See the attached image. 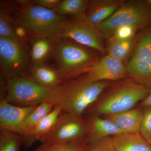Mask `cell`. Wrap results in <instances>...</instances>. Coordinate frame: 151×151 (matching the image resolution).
<instances>
[{
  "label": "cell",
  "mask_w": 151,
  "mask_h": 151,
  "mask_svg": "<svg viewBox=\"0 0 151 151\" xmlns=\"http://www.w3.org/2000/svg\"><path fill=\"white\" fill-rule=\"evenodd\" d=\"M0 37L16 40L12 18L6 11L1 8L0 12Z\"/></svg>",
  "instance_id": "obj_24"
},
{
  "label": "cell",
  "mask_w": 151,
  "mask_h": 151,
  "mask_svg": "<svg viewBox=\"0 0 151 151\" xmlns=\"http://www.w3.org/2000/svg\"><path fill=\"white\" fill-rule=\"evenodd\" d=\"M59 37L69 39L102 54L106 52L104 36L86 16L65 18L60 26Z\"/></svg>",
  "instance_id": "obj_7"
},
{
  "label": "cell",
  "mask_w": 151,
  "mask_h": 151,
  "mask_svg": "<svg viewBox=\"0 0 151 151\" xmlns=\"http://www.w3.org/2000/svg\"><path fill=\"white\" fill-rule=\"evenodd\" d=\"M52 145L46 143H42L34 151H51Z\"/></svg>",
  "instance_id": "obj_32"
},
{
  "label": "cell",
  "mask_w": 151,
  "mask_h": 151,
  "mask_svg": "<svg viewBox=\"0 0 151 151\" xmlns=\"http://www.w3.org/2000/svg\"><path fill=\"white\" fill-rule=\"evenodd\" d=\"M87 121L88 133L86 139L87 144L125 133L111 120L102 118L101 116L91 115Z\"/></svg>",
  "instance_id": "obj_15"
},
{
  "label": "cell",
  "mask_w": 151,
  "mask_h": 151,
  "mask_svg": "<svg viewBox=\"0 0 151 151\" xmlns=\"http://www.w3.org/2000/svg\"><path fill=\"white\" fill-rule=\"evenodd\" d=\"M151 90L129 77L110 86L87 112L104 116L129 111L145 99Z\"/></svg>",
  "instance_id": "obj_3"
},
{
  "label": "cell",
  "mask_w": 151,
  "mask_h": 151,
  "mask_svg": "<svg viewBox=\"0 0 151 151\" xmlns=\"http://www.w3.org/2000/svg\"><path fill=\"white\" fill-rule=\"evenodd\" d=\"M51 91L39 85L30 77L14 76L7 79L5 99L14 105L31 107L47 101Z\"/></svg>",
  "instance_id": "obj_8"
},
{
  "label": "cell",
  "mask_w": 151,
  "mask_h": 151,
  "mask_svg": "<svg viewBox=\"0 0 151 151\" xmlns=\"http://www.w3.org/2000/svg\"><path fill=\"white\" fill-rule=\"evenodd\" d=\"M84 142H72L52 145L51 151H84L86 145Z\"/></svg>",
  "instance_id": "obj_27"
},
{
  "label": "cell",
  "mask_w": 151,
  "mask_h": 151,
  "mask_svg": "<svg viewBox=\"0 0 151 151\" xmlns=\"http://www.w3.org/2000/svg\"><path fill=\"white\" fill-rule=\"evenodd\" d=\"M30 77L44 88L53 90L63 81L57 68L43 65L31 66Z\"/></svg>",
  "instance_id": "obj_17"
},
{
  "label": "cell",
  "mask_w": 151,
  "mask_h": 151,
  "mask_svg": "<svg viewBox=\"0 0 151 151\" xmlns=\"http://www.w3.org/2000/svg\"><path fill=\"white\" fill-rule=\"evenodd\" d=\"M139 133L151 145V107L144 108Z\"/></svg>",
  "instance_id": "obj_25"
},
{
  "label": "cell",
  "mask_w": 151,
  "mask_h": 151,
  "mask_svg": "<svg viewBox=\"0 0 151 151\" xmlns=\"http://www.w3.org/2000/svg\"><path fill=\"white\" fill-rule=\"evenodd\" d=\"M117 151H151V145L139 133H122L111 137Z\"/></svg>",
  "instance_id": "obj_18"
},
{
  "label": "cell",
  "mask_w": 151,
  "mask_h": 151,
  "mask_svg": "<svg viewBox=\"0 0 151 151\" xmlns=\"http://www.w3.org/2000/svg\"><path fill=\"white\" fill-rule=\"evenodd\" d=\"M143 115V110L137 108L104 118L111 120L125 133H139Z\"/></svg>",
  "instance_id": "obj_16"
},
{
  "label": "cell",
  "mask_w": 151,
  "mask_h": 151,
  "mask_svg": "<svg viewBox=\"0 0 151 151\" xmlns=\"http://www.w3.org/2000/svg\"><path fill=\"white\" fill-rule=\"evenodd\" d=\"M147 1L149 3L151 4V0H147Z\"/></svg>",
  "instance_id": "obj_33"
},
{
  "label": "cell",
  "mask_w": 151,
  "mask_h": 151,
  "mask_svg": "<svg viewBox=\"0 0 151 151\" xmlns=\"http://www.w3.org/2000/svg\"><path fill=\"white\" fill-rule=\"evenodd\" d=\"M65 19L53 10L34 4L19 11L15 22L26 29L32 38L44 36L56 38Z\"/></svg>",
  "instance_id": "obj_5"
},
{
  "label": "cell",
  "mask_w": 151,
  "mask_h": 151,
  "mask_svg": "<svg viewBox=\"0 0 151 151\" xmlns=\"http://www.w3.org/2000/svg\"><path fill=\"white\" fill-rule=\"evenodd\" d=\"M130 78L151 89V25L143 30L127 66Z\"/></svg>",
  "instance_id": "obj_9"
},
{
  "label": "cell",
  "mask_w": 151,
  "mask_h": 151,
  "mask_svg": "<svg viewBox=\"0 0 151 151\" xmlns=\"http://www.w3.org/2000/svg\"><path fill=\"white\" fill-rule=\"evenodd\" d=\"M54 106L50 102L45 101L39 104L25 119L17 133L21 134L42 121L53 110Z\"/></svg>",
  "instance_id": "obj_21"
},
{
  "label": "cell",
  "mask_w": 151,
  "mask_h": 151,
  "mask_svg": "<svg viewBox=\"0 0 151 151\" xmlns=\"http://www.w3.org/2000/svg\"><path fill=\"white\" fill-rule=\"evenodd\" d=\"M111 84V81H92L86 73L64 80L51 90L47 101L62 113L83 116Z\"/></svg>",
  "instance_id": "obj_1"
},
{
  "label": "cell",
  "mask_w": 151,
  "mask_h": 151,
  "mask_svg": "<svg viewBox=\"0 0 151 151\" xmlns=\"http://www.w3.org/2000/svg\"><path fill=\"white\" fill-rule=\"evenodd\" d=\"M89 1L88 0H63L61 1L54 11L60 15H70L71 17L86 16Z\"/></svg>",
  "instance_id": "obj_22"
},
{
  "label": "cell",
  "mask_w": 151,
  "mask_h": 151,
  "mask_svg": "<svg viewBox=\"0 0 151 151\" xmlns=\"http://www.w3.org/2000/svg\"><path fill=\"white\" fill-rule=\"evenodd\" d=\"M32 39L30 50L31 66L46 64L49 58L52 56L55 38L38 36Z\"/></svg>",
  "instance_id": "obj_19"
},
{
  "label": "cell",
  "mask_w": 151,
  "mask_h": 151,
  "mask_svg": "<svg viewBox=\"0 0 151 151\" xmlns=\"http://www.w3.org/2000/svg\"><path fill=\"white\" fill-rule=\"evenodd\" d=\"M87 73L96 81H118L129 78L124 63L108 55L100 58Z\"/></svg>",
  "instance_id": "obj_11"
},
{
  "label": "cell",
  "mask_w": 151,
  "mask_h": 151,
  "mask_svg": "<svg viewBox=\"0 0 151 151\" xmlns=\"http://www.w3.org/2000/svg\"><path fill=\"white\" fill-rule=\"evenodd\" d=\"M140 106L143 108L151 107V90L145 99L141 102Z\"/></svg>",
  "instance_id": "obj_31"
},
{
  "label": "cell",
  "mask_w": 151,
  "mask_h": 151,
  "mask_svg": "<svg viewBox=\"0 0 151 151\" xmlns=\"http://www.w3.org/2000/svg\"><path fill=\"white\" fill-rule=\"evenodd\" d=\"M94 51L69 39L55 38L52 57L63 81L88 73L100 59Z\"/></svg>",
  "instance_id": "obj_2"
},
{
  "label": "cell",
  "mask_w": 151,
  "mask_h": 151,
  "mask_svg": "<svg viewBox=\"0 0 151 151\" xmlns=\"http://www.w3.org/2000/svg\"><path fill=\"white\" fill-rule=\"evenodd\" d=\"M25 47L16 40L0 37V65L7 79L14 76L30 77Z\"/></svg>",
  "instance_id": "obj_10"
},
{
  "label": "cell",
  "mask_w": 151,
  "mask_h": 151,
  "mask_svg": "<svg viewBox=\"0 0 151 151\" xmlns=\"http://www.w3.org/2000/svg\"><path fill=\"white\" fill-rule=\"evenodd\" d=\"M22 139L16 132L0 129V151H20Z\"/></svg>",
  "instance_id": "obj_23"
},
{
  "label": "cell",
  "mask_w": 151,
  "mask_h": 151,
  "mask_svg": "<svg viewBox=\"0 0 151 151\" xmlns=\"http://www.w3.org/2000/svg\"><path fill=\"white\" fill-rule=\"evenodd\" d=\"M135 39V37L127 40L113 37L109 39L106 49L108 55L124 63L132 51L134 45Z\"/></svg>",
  "instance_id": "obj_20"
},
{
  "label": "cell",
  "mask_w": 151,
  "mask_h": 151,
  "mask_svg": "<svg viewBox=\"0 0 151 151\" xmlns=\"http://www.w3.org/2000/svg\"><path fill=\"white\" fill-rule=\"evenodd\" d=\"M136 31L137 30L133 28L129 27H124L119 28L116 30L111 37L122 40H127L135 37Z\"/></svg>",
  "instance_id": "obj_28"
},
{
  "label": "cell",
  "mask_w": 151,
  "mask_h": 151,
  "mask_svg": "<svg viewBox=\"0 0 151 151\" xmlns=\"http://www.w3.org/2000/svg\"><path fill=\"white\" fill-rule=\"evenodd\" d=\"M84 151H117L113 145L111 137L104 138L86 145Z\"/></svg>",
  "instance_id": "obj_26"
},
{
  "label": "cell",
  "mask_w": 151,
  "mask_h": 151,
  "mask_svg": "<svg viewBox=\"0 0 151 151\" xmlns=\"http://www.w3.org/2000/svg\"><path fill=\"white\" fill-rule=\"evenodd\" d=\"M13 24L16 39L24 45L25 42L28 39L29 36H30L29 33L22 26L13 21Z\"/></svg>",
  "instance_id": "obj_29"
},
{
  "label": "cell",
  "mask_w": 151,
  "mask_h": 151,
  "mask_svg": "<svg viewBox=\"0 0 151 151\" xmlns=\"http://www.w3.org/2000/svg\"><path fill=\"white\" fill-rule=\"evenodd\" d=\"M61 113L60 108L54 107L51 113L39 123L19 134L22 139L24 146L29 147L37 141L41 142L52 129Z\"/></svg>",
  "instance_id": "obj_14"
},
{
  "label": "cell",
  "mask_w": 151,
  "mask_h": 151,
  "mask_svg": "<svg viewBox=\"0 0 151 151\" xmlns=\"http://www.w3.org/2000/svg\"><path fill=\"white\" fill-rule=\"evenodd\" d=\"M88 133V121L83 116L61 113L52 129L41 142L51 145L78 142L86 143Z\"/></svg>",
  "instance_id": "obj_6"
},
{
  "label": "cell",
  "mask_w": 151,
  "mask_h": 151,
  "mask_svg": "<svg viewBox=\"0 0 151 151\" xmlns=\"http://www.w3.org/2000/svg\"><path fill=\"white\" fill-rule=\"evenodd\" d=\"M61 1L60 0H35L33 3L36 5L54 10Z\"/></svg>",
  "instance_id": "obj_30"
},
{
  "label": "cell",
  "mask_w": 151,
  "mask_h": 151,
  "mask_svg": "<svg viewBox=\"0 0 151 151\" xmlns=\"http://www.w3.org/2000/svg\"><path fill=\"white\" fill-rule=\"evenodd\" d=\"M125 2L124 0L89 1L86 11V18L97 27L113 15Z\"/></svg>",
  "instance_id": "obj_13"
},
{
  "label": "cell",
  "mask_w": 151,
  "mask_h": 151,
  "mask_svg": "<svg viewBox=\"0 0 151 151\" xmlns=\"http://www.w3.org/2000/svg\"><path fill=\"white\" fill-rule=\"evenodd\" d=\"M37 105L21 107L9 103L5 99L0 102V129L17 133L25 119Z\"/></svg>",
  "instance_id": "obj_12"
},
{
  "label": "cell",
  "mask_w": 151,
  "mask_h": 151,
  "mask_svg": "<svg viewBox=\"0 0 151 151\" xmlns=\"http://www.w3.org/2000/svg\"><path fill=\"white\" fill-rule=\"evenodd\" d=\"M151 25V4L147 1L125 2L109 19L99 25L97 28L104 38L110 39L116 30L129 27L144 30Z\"/></svg>",
  "instance_id": "obj_4"
}]
</instances>
